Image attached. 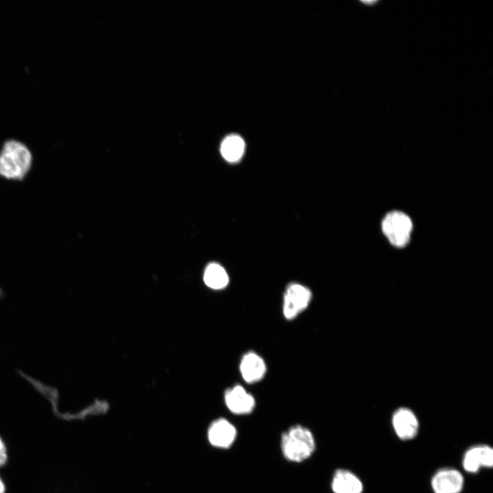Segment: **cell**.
<instances>
[{
  "label": "cell",
  "instance_id": "cell-10",
  "mask_svg": "<svg viewBox=\"0 0 493 493\" xmlns=\"http://www.w3.org/2000/svg\"><path fill=\"white\" fill-rule=\"evenodd\" d=\"M392 423L396 435L401 440H411L418 433V421L409 409H397L392 416Z\"/></svg>",
  "mask_w": 493,
  "mask_h": 493
},
{
  "label": "cell",
  "instance_id": "cell-5",
  "mask_svg": "<svg viewBox=\"0 0 493 493\" xmlns=\"http://www.w3.org/2000/svg\"><path fill=\"white\" fill-rule=\"evenodd\" d=\"M224 399L228 409L236 415L251 414L255 407L253 396L239 384L227 389Z\"/></svg>",
  "mask_w": 493,
  "mask_h": 493
},
{
  "label": "cell",
  "instance_id": "cell-4",
  "mask_svg": "<svg viewBox=\"0 0 493 493\" xmlns=\"http://www.w3.org/2000/svg\"><path fill=\"white\" fill-rule=\"evenodd\" d=\"M312 299L311 290L297 283H291L286 288L283 296L282 313L284 318L291 320L296 318L309 306Z\"/></svg>",
  "mask_w": 493,
  "mask_h": 493
},
{
  "label": "cell",
  "instance_id": "cell-1",
  "mask_svg": "<svg viewBox=\"0 0 493 493\" xmlns=\"http://www.w3.org/2000/svg\"><path fill=\"white\" fill-rule=\"evenodd\" d=\"M33 164V155L23 142L6 140L0 149V177L9 181H23Z\"/></svg>",
  "mask_w": 493,
  "mask_h": 493
},
{
  "label": "cell",
  "instance_id": "cell-8",
  "mask_svg": "<svg viewBox=\"0 0 493 493\" xmlns=\"http://www.w3.org/2000/svg\"><path fill=\"white\" fill-rule=\"evenodd\" d=\"M243 380L248 383L261 381L266 373V364L264 359L254 351L243 355L239 365Z\"/></svg>",
  "mask_w": 493,
  "mask_h": 493
},
{
  "label": "cell",
  "instance_id": "cell-11",
  "mask_svg": "<svg viewBox=\"0 0 493 493\" xmlns=\"http://www.w3.org/2000/svg\"><path fill=\"white\" fill-rule=\"evenodd\" d=\"M331 488L333 493H362L363 483L352 472L338 469L334 472Z\"/></svg>",
  "mask_w": 493,
  "mask_h": 493
},
{
  "label": "cell",
  "instance_id": "cell-12",
  "mask_svg": "<svg viewBox=\"0 0 493 493\" xmlns=\"http://www.w3.org/2000/svg\"><path fill=\"white\" fill-rule=\"evenodd\" d=\"M244 147L243 139L238 135L233 134L223 140L220 146V152L227 161L235 162L242 157Z\"/></svg>",
  "mask_w": 493,
  "mask_h": 493
},
{
  "label": "cell",
  "instance_id": "cell-7",
  "mask_svg": "<svg viewBox=\"0 0 493 493\" xmlns=\"http://www.w3.org/2000/svg\"><path fill=\"white\" fill-rule=\"evenodd\" d=\"M464 477L461 472L453 468L438 470L431 480L434 493H459L464 487Z\"/></svg>",
  "mask_w": 493,
  "mask_h": 493
},
{
  "label": "cell",
  "instance_id": "cell-15",
  "mask_svg": "<svg viewBox=\"0 0 493 493\" xmlns=\"http://www.w3.org/2000/svg\"><path fill=\"white\" fill-rule=\"evenodd\" d=\"M0 493H5V485L1 478H0Z\"/></svg>",
  "mask_w": 493,
  "mask_h": 493
},
{
  "label": "cell",
  "instance_id": "cell-13",
  "mask_svg": "<svg viewBox=\"0 0 493 493\" xmlns=\"http://www.w3.org/2000/svg\"><path fill=\"white\" fill-rule=\"evenodd\" d=\"M205 283L210 288L220 290L229 283V277L225 268L216 263L210 264L204 272Z\"/></svg>",
  "mask_w": 493,
  "mask_h": 493
},
{
  "label": "cell",
  "instance_id": "cell-9",
  "mask_svg": "<svg viewBox=\"0 0 493 493\" xmlns=\"http://www.w3.org/2000/svg\"><path fill=\"white\" fill-rule=\"evenodd\" d=\"M462 465L470 473L479 471L480 468H491L493 465V450L488 445L481 444L471 447L465 453Z\"/></svg>",
  "mask_w": 493,
  "mask_h": 493
},
{
  "label": "cell",
  "instance_id": "cell-2",
  "mask_svg": "<svg viewBox=\"0 0 493 493\" xmlns=\"http://www.w3.org/2000/svg\"><path fill=\"white\" fill-rule=\"evenodd\" d=\"M281 449L287 460L302 462L310 457L316 449L314 435L306 427L292 426L281 435Z\"/></svg>",
  "mask_w": 493,
  "mask_h": 493
},
{
  "label": "cell",
  "instance_id": "cell-14",
  "mask_svg": "<svg viewBox=\"0 0 493 493\" xmlns=\"http://www.w3.org/2000/svg\"><path fill=\"white\" fill-rule=\"evenodd\" d=\"M7 460L6 448L4 442L0 438V466H3Z\"/></svg>",
  "mask_w": 493,
  "mask_h": 493
},
{
  "label": "cell",
  "instance_id": "cell-6",
  "mask_svg": "<svg viewBox=\"0 0 493 493\" xmlns=\"http://www.w3.org/2000/svg\"><path fill=\"white\" fill-rule=\"evenodd\" d=\"M237 430L235 426L225 418L214 420L207 429V439L211 445L220 448H228L235 442Z\"/></svg>",
  "mask_w": 493,
  "mask_h": 493
},
{
  "label": "cell",
  "instance_id": "cell-3",
  "mask_svg": "<svg viewBox=\"0 0 493 493\" xmlns=\"http://www.w3.org/2000/svg\"><path fill=\"white\" fill-rule=\"evenodd\" d=\"M381 228L392 245L403 247L409 241L412 223L405 214L394 211L385 216L381 223Z\"/></svg>",
  "mask_w": 493,
  "mask_h": 493
}]
</instances>
